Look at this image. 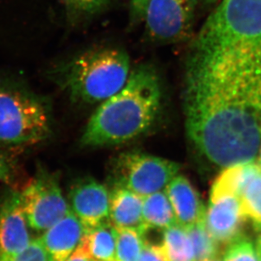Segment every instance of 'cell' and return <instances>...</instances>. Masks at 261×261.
<instances>
[{"mask_svg": "<svg viewBox=\"0 0 261 261\" xmlns=\"http://www.w3.org/2000/svg\"><path fill=\"white\" fill-rule=\"evenodd\" d=\"M184 111L196 150L218 168L256 161L261 142V46L192 50Z\"/></svg>", "mask_w": 261, "mask_h": 261, "instance_id": "obj_1", "label": "cell"}, {"mask_svg": "<svg viewBox=\"0 0 261 261\" xmlns=\"http://www.w3.org/2000/svg\"><path fill=\"white\" fill-rule=\"evenodd\" d=\"M165 190L180 226L188 229L203 221L206 208L200 195L189 179L176 175Z\"/></svg>", "mask_w": 261, "mask_h": 261, "instance_id": "obj_13", "label": "cell"}, {"mask_svg": "<svg viewBox=\"0 0 261 261\" xmlns=\"http://www.w3.org/2000/svg\"><path fill=\"white\" fill-rule=\"evenodd\" d=\"M4 261H48L40 239H33L28 248L11 259Z\"/></svg>", "mask_w": 261, "mask_h": 261, "instance_id": "obj_24", "label": "cell"}, {"mask_svg": "<svg viewBox=\"0 0 261 261\" xmlns=\"http://www.w3.org/2000/svg\"><path fill=\"white\" fill-rule=\"evenodd\" d=\"M203 2L207 4V5H214V4H216L218 0H203Z\"/></svg>", "mask_w": 261, "mask_h": 261, "instance_id": "obj_30", "label": "cell"}, {"mask_svg": "<svg viewBox=\"0 0 261 261\" xmlns=\"http://www.w3.org/2000/svg\"><path fill=\"white\" fill-rule=\"evenodd\" d=\"M17 161L5 151L0 150V181L14 185L19 176Z\"/></svg>", "mask_w": 261, "mask_h": 261, "instance_id": "obj_23", "label": "cell"}, {"mask_svg": "<svg viewBox=\"0 0 261 261\" xmlns=\"http://www.w3.org/2000/svg\"><path fill=\"white\" fill-rule=\"evenodd\" d=\"M70 211L85 226L86 231L110 221V191L91 177L78 179L69 192Z\"/></svg>", "mask_w": 261, "mask_h": 261, "instance_id": "obj_11", "label": "cell"}, {"mask_svg": "<svg viewBox=\"0 0 261 261\" xmlns=\"http://www.w3.org/2000/svg\"><path fill=\"white\" fill-rule=\"evenodd\" d=\"M161 251L167 261H195L189 232L178 223L165 229Z\"/></svg>", "mask_w": 261, "mask_h": 261, "instance_id": "obj_18", "label": "cell"}, {"mask_svg": "<svg viewBox=\"0 0 261 261\" xmlns=\"http://www.w3.org/2000/svg\"><path fill=\"white\" fill-rule=\"evenodd\" d=\"M59 84L80 103H100L121 90L130 75V59L120 48L88 50L55 73Z\"/></svg>", "mask_w": 261, "mask_h": 261, "instance_id": "obj_3", "label": "cell"}, {"mask_svg": "<svg viewBox=\"0 0 261 261\" xmlns=\"http://www.w3.org/2000/svg\"><path fill=\"white\" fill-rule=\"evenodd\" d=\"M138 261H167L161 249L153 247L143 246Z\"/></svg>", "mask_w": 261, "mask_h": 261, "instance_id": "obj_26", "label": "cell"}, {"mask_svg": "<svg viewBox=\"0 0 261 261\" xmlns=\"http://www.w3.org/2000/svg\"><path fill=\"white\" fill-rule=\"evenodd\" d=\"M223 261H261V250L256 240L244 236L224 249Z\"/></svg>", "mask_w": 261, "mask_h": 261, "instance_id": "obj_21", "label": "cell"}, {"mask_svg": "<svg viewBox=\"0 0 261 261\" xmlns=\"http://www.w3.org/2000/svg\"><path fill=\"white\" fill-rule=\"evenodd\" d=\"M255 240H256L257 244H258V246H259L261 250V231L259 233H258V237H257V239Z\"/></svg>", "mask_w": 261, "mask_h": 261, "instance_id": "obj_29", "label": "cell"}, {"mask_svg": "<svg viewBox=\"0 0 261 261\" xmlns=\"http://www.w3.org/2000/svg\"><path fill=\"white\" fill-rule=\"evenodd\" d=\"M242 213L257 233L261 231V169L256 161L240 165L238 187Z\"/></svg>", "mask_w": 261, "mask_h": 261, "instance_id": "obj_14", "label": "cell"}, {"mask_svg": "<svg viewBox=\"0 0 261 261\" xmlns=\"http://www.w3.org/2000/svg\"><path fill=\"white\" fill-rule=\"evenodd\" d=\"M261 46V0H221L198 33L192 50Z\"/></svg>", "mask_w": 261, "mask_h": 261, "instance_id": "obj_5", "label": "cell"}, {"mask_svg": "<svg viewBox=\"0 0 261 261\" xmlns=\"http://www.w3.org/2000/svg\"><path fill=\"white\" fill-rule=\"evenodd\" d=\"M143 246V239L138 231L116 228V261H138Z\"/></svg>", "mask_w": 261, "mask_h": 261, "instance_id": "obj_20", "label": "cell"}, {"mask_svg": "<svg viewBox=\"0 0 261 261\" xmlns=\"http://www.w3.org/2000/svg\"><path fill=\"white\" fill-rule=\"evenodd\" d=\"M68 15L73 18H88L103 12L113 0H61Z\"/></svg>", "mask_w": 261, "mask_h": 261, "instance_id": "obj_22", "label": "cell"}, {"mask_svg": "<svg viewBox=\"0 0 261 261\" xmlns=\"http://www.w3.org/2000/svg\"><path fill=\"white\" fill-rule=\"evenodd\" d=\"M198 0H150L146 10V37L156 44L186 42L194 30Z\"/></svg>", "mask_w": 261, "mask_h": 261, "instance_id": "obj_8", "label": "cell"}, {"mask_svg": "<svg viewBox=\"0 0 261 261\" xmlns=\"http://www.w3.org/2000/svg\"><path fill=\"white\" fill-rule=\"evenodd\" d=\"M210 261H223V259L221 256L217 257L216 259H211Z\"/></svg>", "mask_w": 261, "mask_h": 261, "instance_id": "obj_31", "label": "cell"}, {"mask_svg": "<svg viewBox=\"0 0 261 261\" xmlns=\"http://www.w3.org/2000/svg\"><path fill=\"white\" fill-rule=\"evenodd\" d=\"M180 164L133 151L119 154L111 167V187H121L145 197L163 191L181 170Z\"/></svg>", "mask_w": 261, "mask_h": 261, "instance_id": "obj_6", "label": "cell"}, {"mask_svg": "<svg viewBox=\"0 0 261 261\" xmlns=\"http://www.w3.org/2000/svg\"><path fill=\"white\" fill-rule=\"evenodd\" d=\"M150 0H130V23L138 25L144 20L146 10Z\"/></svg>", "mask_w": 261, "mask_h": 261, "instance_id": "obj_25", "label": "cell"}, {"mask_svg": "<svg viewBox=\"0 0 261 261\" xmlns=\"http://www.w3.org/2000/svg\"><path fill=\"white\" fill-rule=\"evenodd\" d=\"M143 217L146 226L166 229L177 223L173 207L166 191L143 197Z\"/></svg>", "mask_w": 261, "mask_h": 261, "instance_id": "obj_17", "label": "cell"}, {"mask_svg": "<svg viewBox=\"0 0 261 261\" xmlns=\"http://www.w3.org/2000/svg\"><path fill=\"white\" fill-rule=\"evenodd\" d=\"M162 103L155 68L142 65L130 73L123 88L103 101L81 138L83 147L118 145L143 135L155 122Z\"/></svg>", "mask_w": 261, "mask_h": 261, "instance_id": "obj_2", "label": "cell"}, {"mask_svg": "<svg viewBox=\"0 0 261 261\" xmlns=\"http://www.w3.org/2000/svg\"><path fill=\"white\" fill-rule=\"evenodd\" d=\"M194 248L195 261H210L223 251L207 231L203 221L187 229Z\"/></svg>", "mask_w": 261, "mask_h": 261, "instance_id": "obj_19", "label": "cell"}, {"mask_svg": "<svg viewBox=\"0 0 261 261\" xmlns=\"http://www.w3.org/2000/svg\"><path fill=\"white\" fill-rule=\"evenodd\" d=\"M65 261H92L88 255L82 250V249L77 247L75 249V251L73 252L72 254H70L69 258Z\"/></svg>", "mask_w": 261, "mask_h": 261, "instance_id": "obj_27", "label": "cell"}, {"mask_svg": "<svg viewBox=\"0 0 261 261\" xmlns=\"http://www.w3.org/2000/svg\"><path fill=\"white\" fill-rule=\"evenodd\" d=\"M256 163L261 169V142L260 145H259V151H258V155H257Z\"/></svg>", "mask_w": 261, "mask_h": 261, "instance_id": "obj_28", "label": "cell"}, {"mask_svg": "<svg viewBox=\"0 0 261 261\" xmlns=\"http://www.w3.org/2000/svg\"><path fill=\"white\" fill-rule=\"evenodd\" d=\"M51 132L48 101L21 81L0 77V148H30L45 141Z\"/></svg>", "mask_w": 261, "mask_h": 261, "instance_id": "obj_4", "label": "cell"}, {"mask_svg": "<svg viewBox=\"0 0 261 261\" xmlns=\"http://www.w3.org/2000/svg\"><path fill=\"white\" fill-rule=\"evenodd\" d=\"M77 247L92 261H116V228L108 221L89 229Z\"/></svg>", "mask_w": 261, "mask_h": 261, "instance_id": "obj_16", "label": "cell"}, {"mask_svg": "<svg viewBox=\"0 0 261 261\" xmlns=\"http://www.w3.org/2000/svg\"><path fill=\"white\" fill-rule=\"evenodd\" d=\"M142 196L121 187H111L110 221L116 228L133 229L140 232L145 226Z\"/></svg>", "mask_w": 261, "mask_h": 261, "instance_id": "obj_15", "label": "cell"}, {"mask_svg": "<svg viewBox=\"0 0 261 261\" xmlns=\"http://www.w3.org/2000/svg\"><path fill=\"white\" fill-rule=\"evenodd\" d=\"M203 222L223 251L233 242L246 236L247 221L242 213L239 196L230 189L212 185Z\"/></svg>", "mask_w": 261, "mask_h": 261, "instance_id": "obj_9", "label": "cell"}, {"mask_svg": "<svg viewBox=\"0 0 261 261\" xmlns=\"http://www.w3.org/2000/svg\"><path fill=\"white\" fill-rule=\"evenodd\" d=\"M31 241L20 191L8 189L0 198V261L24 251Z\"/></svg>", "mask_w": 261, "mask_h": 261, "instance_id": "obj_10", "label": "cell"}, {"mask_svg": "<svg viewBox=\"0 0 261 261\" xmlns=\"http://www.w3.org/2000/svg\"><path fill=\"white\" fill-rule=\"evenodd\" d=\"M20 200L28 226L45 231L70 211L63 197L59 177L43 166L20 191Z\"/></svg>", "mask_w": 261, "mask_h": 261, "instance_id": "obj_7", "label": "cell"}, {"mask_svg": "<svg viewBox=\"0 0 261 261\" xmlns=\"http://www.w3.org/2000/svg\"><path fill=\"white\" fill-rule=\"evenodd\" d=\"M85 226L70 211L41 238L48 261H65L75 251L85 234Z\"/></svg>", "mask_w": 261, "mask_h": 261, "instance_id": "obj_12", "label": "cell"}]
</instances>
